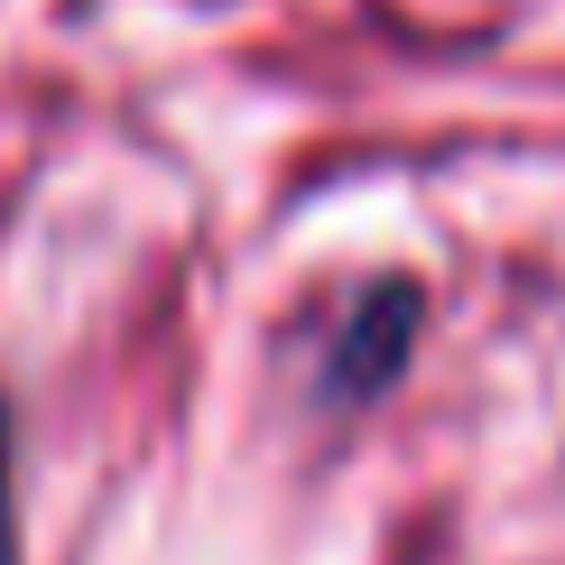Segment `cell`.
Here are the masks:
<instances>
[{"mask_svg": "<svg viewBox=\"0 0 565 565\" xmlns=\"http://www.w3.org/2000/svg\"><path fill=\"white\" fill-rule=\"evenodd\" d=\"M408 343H417V288H408V278H381V288L352 306L334 362H324V390H334V398H371V390H390V371L408 362Z\"/></svg>", "mask_w": 565, "mask_h": 565, "instance_id": "1", "label": "cell"}, {"mask_svg": "<svg viewBox=\"0 0 565 565\" xmlns=\"http://www.w3.org/2000/svg\"><path fill=\"white\" fill-rule=\"evenodd\" d=\"M0 565H19V529H10V417H0Z\"/></svg>", "mask_w": 565, "mask_h": 565, "instance_id": "2", "label": "cell"}]
</instances>
